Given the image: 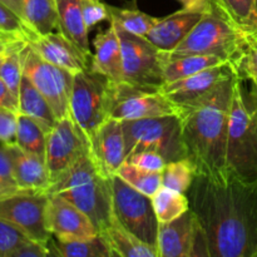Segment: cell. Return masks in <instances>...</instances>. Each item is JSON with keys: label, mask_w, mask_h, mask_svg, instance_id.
Masks as SVG:
<instances>
[{"label": "cell", "mask_w": 257, "mask_h": 257, "mask_svg": "<svg viewBox=\"0 0 257 257\" xmlns=\"http://www.w3.org/2000/svg\"><path fill=\"white\" fill-rule=\"evenodd\" d=\"M186 195L207 257H257V185L196 175Z\"/></svg>", "instance_id": "cell-1"}, {"label": "cell", "mask_w": 257, "mask_h": 257, "mask_svg": "<svg viewBox=\"0 0 257 257\" xmlns=\"http://www.w3.org/2000/svg\"><path fill=\"white\" fill-rule=\"evenodd\" d=\"M238 75H231L217 89L191 105L178 108L187 160L196 175L223 181L228 122Z\"/></svg>", "instance_id": "cell-2"}, {"label": "cell", "mask_w": 257, "mask_h": 257, "mask_svg": "<svg viewBox=\"0 0 257 257\" xmlns=\"http://www.w3.org/2000/svg\"><path fill=\"white\" fill-rule=\"evenodd\" d=\"M48 195L60 196L77 206L94 223L98 233L105 230L114 217L110 177L98 168L89 148L52 182Z\"/></svg>", "instance_id": "cell-3"}, {"label": "cell", "mask_w": 257, "mask_h": 257, "mask_svg": "<svg viewBox=\"0 0 257 257\" xmlns=\"http://www.w3.org/2000/svg\"><path fill=\"white\" fill-rule=\"evenodd\" d=\"M226 172L247 185H257V115L243 80L237 78L228 122Z\"/></svg>", "instance_id": "cell-4"}, {"label": "cell", "mask_w": 257, "mask_h": 257, "mask_svg": "<svg viewBox=\"0 0 257 257\" xmlns=\"http://www.w3.org/2000/svg\"><path fill=\"white\" fill-rule=\"evenodd\" d=\"M248 37L222 14L215 2L212 10L203 14L185 40L172 52L166 53V58L212 55L233 64L245 48Z\"/></svg>", "instance_id": "cell-5"}, {"label": "cell", "mask_w": 257, "mask_h": 257, "mask_svg": "<svg viewBox=\"0 0 257 257\" xmlns=\"http://www.w3.org/2000/svg\"><path fill=\"white\" fill-rule=\"evenodd\" d=\"M114 83L90 68L74 74L70 117L89 146L98 128L110 118Z\"/></svg>", "instance_id": "cell-6"}, {"label": "cell", "mask_w": 257, "mask_h": 257, "mask_svg": "<svg viewBox=\"0 0 257 257\" xmlns=\"http://www.w3.org/2000/svg\"><path fill=\"white\" fill-rule=\"evenodd\" d=\"M120 122L124 133L125 157L141 151H155L167 163L187 158L178 114Z\"/></svg>", "instance_id": "cell-7"}, {"label": "cell", "mask_w": 257, "mask_h": 257, "mask_svg": "<svg viewBox=\"0 0 257 257\" xmlns=\"http://www.w3.org/2000/svg\"><path fill=\"white\" fill-rule=\"evenodd\" d=\"M114 27L122 47L124 83L145 89H161L165 84L166 53L146 37L127 32L117 24Z\"/></svg>", "instance_id": "cell-8"}, {"label": "cell", "mask_w": 257, "mask_h": 257, "mask_svg": "<svg viewBox=\"0 0 257 257\" xmlns=\"http://www.w3.org/2000/svg\"><path fill=\"white\" fill-rule=\"evenodd\" d=\"M110 183L114 217L133 235L157 248L160 221L152 197L136 190L118 175L110 177Z\"/></svg>", "instance_id": "cell-9"}, {"label": "cell", "mask_w": 257, "mask_h": 257, "mask_svg": "<svg viewBox=\"0 0 257 257\" xmlns=\"http://www.w3.org/2000/svg\"><path fill=\"white\" fill-rule=\"evenodd\" d=\"M23 73L44 95L57 119L70 115L73 73L43 59L28 44L23 49Z\"/></svg>", "instance_id": "cell-10"}, {"label": "cell", "mask_w": 257, "mask_h": 257, "mask_svg": "<svg viewBox=\"0 0 257 257\" xmlns=\"http://www.w3.org/2000/svg\"><path fill=\"white\" fill-rule=\"evenodd\" d=\"M48 201V193L28 191L0 198V218L27 237L48 245L53 237L47 226Z\"/></svg>", "instance_id": "cell-11"}, {"label": "cell", "mask_w": 257, "mask_h": 257, "mask_svg": "<svg viewBox=\"0 0 257 257\" xmlns=\"http://www.w3.org/2000/svg\"><path fill=\"white\" fill-rule=\"evenodd\" d=\"M170 114H178V107L160 89H145L124 82L114 83L110 118L132 120Z\"/></svg>", "instance_id": "cell-12"}, {"label": "cell", "mask_w": 257, "mask_h": 257, "mask_svg": "<svg viewBox=\"0 0 257 257\" xmlns=\"http://www.w3.org/2000/svg\"><path fill=\"white\" fill-rule=\"evenodd\" d=\"M87 150V142L72 117L67 115L58 119L54 127L47 133L45 146V165L50 185L69 170Z\"/></svg>", "instance_id": "cell-13"}, {"label": "cell", "mask_w": 257, "mask_h": 257, "mask_svg": "<svg viewBox=\"0 0 257 257\" xmlns=\"http://www.w3.org/2000/svg\"><path fill=\"white\" fill-rule=\"evenodd\" d=\"M158 257H207L202 231L191 210L170 222H160Z\"/></svg>", "instance_id": "cell-14"}, {"label": "cell", "mask_w": 257, "mask_h": 257, "mask_svg": "<svg viewBox=\"0 0 257 257\" xmlns=\"http://www.w3.org/2000/svg\"><path fill=\"white\" fill-rule=\"evenodd\" d=\"M235 73L231 63H223L190 77L166 83L160 90L178 108L186 107L210 95Z\"/></svg>", "instance_id": "cell-15"}, {"label": "cell", "mask_w": 257, "mask_h": 257, "mask_svg": "<svg viewBox=\"0 0 257 257\" xmlns=\"http://www.w3.org/2000/svg\"><path fill=\"white\" fill-rule=\"evenodd\" d=\"M47 226L53 237L60 241H83L99 235L83 211L57 195H49Z\"/></svg>", "instance_id": "cell-16"}, {"label": "cell", "mask_w": 257, "mask_h": 257, "mask_svg": "<svg viewBox=\"0 0 257 257\" xmlns=\"http://www.w3.org/2000/svg\"><path fill=\"white\" fill-rule=\"evenodd\" d=\"M27 44L43 59L64 68L73 74L89 68V55L58 30L44 35H30Z\"/></svg>", "instance_id": "cell-17"}, {"label": "cell", "mask_w": 257, "mask_h": 257, "mask_svg": "<svg viewBox=\"0 0 257 257\" xmlns=\"http://www.w3.org/2000/svg\"><path fill=\"white\" fill-rule=\"evenodd\" d=\"M88 148L95 165L105 176L115 175L125 160L122 122L114 118L105 120L94 133Z\"/></svg>", "instance_id": "cell-18"}, {"label": "cell", "mask_w": 257, "mask_h": 257, "mask_svg": "<svg viewBox=\"0 0 257 257\" xmlns=\"http://www.w3.org/2000/svg\"><path fill=\"white\" fill-rule=\"evenodd\" d=\"M205 13L181 9L165 18H160L146 35L153 45L162 52H172L185 40Z\"/></svg>", "instance_id": "cell-19"}, {"label": "cell", "mask_w": 257, "mask_h": 257, "mask_svg": "<svg viewBox=\"0 0 257 257\" xmlns=\"http://www.w3.org/2000/svg\"><path fill=\"white\" fill-rule=\"evenodd\" d=\"M13 161L14 178L18 187L28 192L48 193L50 177L45 161L25 152L15 142L4 143Z\"/></svg>", "instance_id": "cell-20"}, {"label": "cell", "mask_w": 257, "mask_h": 257, "mask_svg": "<svg viewBox=\"0 0 257 257\" xmlns=\"http://www.w3.org/2000/svg\"><path fill=\"white\" fill-rule=\"evenodd\" d=\"M93 45L94 53L89 64L90 69L105 75L113 83L124 82L122 47L114 24L110 23L109 28L98 33Z\"/></svg>", "instance_id": "cell-21"}, {"label": "cell", "mask_w": 257, "mask_h": 257, "mask_svg": "<svg viewBox=\"0 0 257 257\" xmlns=\"http://www.w3.org/2000/svg\"><path fill=\"white\" fill-rule=\"evenodd\" d=\"M58 13V32L74 43L82 52L92 57L88 32L83 18L82 0H55Z\"/></svg>", "instance_id": "cell-22"}, {"label": "cell", "mask_w": 257, "mask_h": 257, "mask_svg": "<svg viewBox=\"0 0 257 257\" xmlns=\"http://www.w3.org/2000/svg\"><path fill=\"white\" fill-rule=\"evenodd\" d=\"M99 235L110 248L113 256L158 257L157 248L133 235L115 217H113L110 225L99 232Z\"/></svg>", "instance_id": "cell-23"}, {"label": "cell", "mask_w": 257, "mask_h": 257, "mask_svg": "<svg viewBox=\"0 0 257 257\" xmlns=\"http://www.w3.org/2000/svg\"><path fill=\"white\" fill-rule=\"evenodd\" d=\"M19 113L37 120L45 132H49L57 123V117L44 95L37 89L34 84L23 75L19 89Z\"/></svg>", "instance_id": "cell-24"}, {"label": "cell", "mask_w": 257, "mask_h": 257, "mask_svg": "<svg viewBox=\"0 0 257 257\" xmlns=\"http://www.w3.org/2000/svg\"><path fill=\"white\" fill-rule=\"evenodd\" d=\"M227 63L221 58L212 55H181L176 58H166L165 67H163V79L166 83L175 82L182 78L190 77L198 72L215 67V65Z\"/></svg>", "instance_id": "cell-25"}, {"label": "cell", "mask_w": 257, "mask_h": 257, "mask_svg": "<svg viewBox=\"0 0 257 257\" xmlns=\"http://www.w3.org/2000/svg\"><path fill=\"white\" fill-rule=\"evenodd\" d=\"M24 20L34 34L44 35L58 30L55 0H24Z\"/></svg>", "instance_id": "cell-26"}, {"label": "cell", "mask_w": 257, "mask_h": 257, "mask_svg": "<svg viewBox=\"0 0 257 257\" xmlns=\"http://www.w3.org/2000/svg\"><path fill=\"white\" fill-rule=\"evenodd\" d=\"M52 256L60 257H114L110 248L98 235L89 240L60 241L52 237L48 243Z\"/></svg>", "instance_id": "cell-27"}, {"label": "cell", "mask_w": 257, "mask_h": 257, "mask_svg": "<svg viewBox=\"0 0 257 257\" xmlns=\"http://www.w3.org/2000/svg\"><path fill=\"white\" fill-rule=\"evenodd\" d=\"M222 14L247 35L257 34V0H215Z\"/></svg>", "instance_id": "cell-28"}, {"label": "cell", "mask_w": 257, "mask_h": 257, "mask_svg": "<svg viewBox=\"0 0 257 257\" xmlns=\"http://www.w3.org/2000/svg\"><path fill=\"white\" fill-rule=\"evenodd\" d=\"M15 143L25 152L38 156L45 161L47 132L37 120L22 113L18 114Z\"/></svg>", "instance_id": "cell-29"}, {"label": "cell", "mask_w": 257, "mask_h": 257, "mask_svg": "<svg viewBox=\"0 0 257 257\" xmlns=\"http://www.w3.org/2000/svg\"><path fill=\"white\" fill-rule=\"evenodd\" d=\"M107 8L108 15H109L108 22L114 23L127 32L141 35V37H146L153 28V25L160 19V18L148 15L135 8L133 9L132 8H118L108 4Z\"/></svg>", "instance_id": "cell-30"}, {"label": "cell", "mask_w": 257, "mask_h": 257, "mask_svg": "<svg viewBox=\"0 0 257 257\" xmlns=\"http://www.w3.org/2000/svg\"><path fill=\"white\" fill-rule=\"evenodd\" d=\"M153 207L160 222H170L190 210V201L186 193L161 186L152 196Z\"/></svg>", "instance_id": "cell-31"}, {"label": "cell", "mask_w": 257, "mask_h": 257, "mask_svg": "<svg viewBox=\"0 0 257 257\" xmlns=\"http://www.w3.org/2000/svg\"><path fill=\"white\" fill-rule=\"evenodd\" d=\"M115 175L150 197H152L162 186V172L145 170L130 162H123Z\"/></svg>", "instance_id": "cell-32"}, {"label": "cell", "mask_w": 257, "mask_h": 257, "mask_svg": "<svg viewBox=\"0 0 257 257\" xmlns=\"http://www.w3.org/2000/svg\"><path fill=\"white\" fill-rule=\"evenodd\" d=\"M27 40L20 39L17 40L12 45L9 50L5 53L4 59L0 65V78L4 80L13 94L15 97H19L20 83L24 75L23 73V49H24Z\"/></svg>", "instance_id": "cell-33"}, {"label": "cell", "mask_w": 257, "mask_h": 257, "mask_svg": "<svg viewBox=\"0 0 257 257\" xmlns=\"http://www.w3.org/2000/svg\"><path fill=\"white\" fill-rule=\"evenodd\" d=\"M196 172L192 163L187 160L173 161L166 165L162 171V186L181 193H187L195 178Z\"/></svg>", "instance_id": "cell-34"}, {"label": "cell", "mask_w": 257, "mask_h": 257, "mask_svg": "<svg viewBox=\"0 0 257 257\" xmlns=\"http://www.w3.org/2000/svg\"><path fill=\"white\" fill-rule=\"evenodd\" d=\"M232 67L238 78L242 80L257 82V34L248 37L245 48Z\"/></svg>", "instance_id": "cell-35"}, {"label": "cell", "mask_w": 257, "mask_h": 257, "mask_svg": "<svg viewBox=\"0 0 257 257\" xmlns=\"http://www.w3.org/2000/svg\"><path fill=\"white\" fill-rule=\"evenodd\" d=\"M28 238L22 231L0 218V257H12V253Z\"/></svg>", "instance_id": "cell-36"}, {"label": "cell", "mask_w": 257, "mask_h": 257, "mask_svg": "<svg viewBox=\"0 0 257 257\" xmlns=\"http://www.w3.org/2000/svg\"><path fill=\"white\" fill-rule=\"evenodd\" d=\"M0 30L8 34L17 35L24 40L34 34L15 13H13L2 3H0Z\"/></svg>", "instance_id": "cell-37"}, {"label": "cell", "mask_w": 257, "mask_h": 257, "mask_svg": "<svg viewBox=\"0 0 257 257\" xmlns=\"http://www.w3.org/2000/svg\"><path fill=\"white\" fill-rule=\"evenodd\" d=\"M124 162H130L141 168L156 171V172H162L163 168L167 165L165 158H163L160 153L155 152V151H141V152H135L132 153V155L127 156Z\"/></svg>", "instance_id": "cell-38"}, {"label": "cell", "mask_w": 257, "mask_h": 257, "mask_svg": "<svg viewBox=\"0 0 257 257\" xmlns=\"http://www.w3.org/2000/svg\"><path fill=\"white\" fill-rule=\"evenodd\" d=\"M82 12L85 25L89 30L99 23L109 19L107 4L102 0H82Z\"/></svg>", "instance_id": "cell-39"}, {"label": "cell", "mask_w": 257, "mask_h": 257, "mask_svg": "<svg viewBox=\"0 0 257 257\" xmlns=\"http://www.w3.org/2000/svg\"><path fill=\"white\" fill-rule=\"evenodd\" d=\"M18 114L14 110L0 108V143L15 142Z\"/></svg>", "instance_id": "cell-40"}, {"label": "cell", "mask_w": 257, "mask_h": 257, "mask_svg": "<svg viewBox=\"0 0 257 257\" xmlns=\"http://www.w3.org/2000/svg\"><path fill=\"white\" fill-rule=\"evenodd\" d=\"M52 256L49 250V246L40 243L38 241L28 238L25 242H23L14 252L12 257H49Z\"/></svg>", "instance_id": "cell-41"}, {"label": "cell", "mask_w": 257, "mask_h": 257, "mask_svg": "<svg viewBox=\"0 0 257 257\" xmlns=\"http://www.w3.org/2000/svg\"><path fill=\"white\" fill-rule=\"evenodd\" d=\"M0 180L17 186L14 178V168H13L12 157H10V153L8 152L4 143L0 145Z\"/></svg>", "instance_id": "cell-42"}, {"label": "cell", "mask_w": 257, "mask_h": 257, "mask_svg": "<svg viewBox=\"0 0 257 257\" xmlns=\"http://www.w3.org/2000/svg\"><path fill=\"white\" fill-rule=\"evenodd\" d=\"M0 108L19 113V100L13 94V92L8 88L2 78H0Z\"/></svg>", "instance_id": "cell-43"}, {"label": "cell", "mask_w": 257, "mask_h": 257, "mask_svg": "<svg viewBox=\"0 0 257 257\" xmlns=\"http://www.w3.org/2000/svg\"><path fill=\"white\" fill-rule=\"evenodd\" d=\"M178 2L182 4L183 9L201 13L210 12L215 5V0H178Z\"/></svg>", "instance_id": "cell-44"}, {"label": "cell", "mask_w": 257, "mask_h": 257, "mask_svg": "<svg viewBox=\"0 0 257 257\" xmlns=\"http://www.w3.org/2000/svg\"><path fill=\"white\" fill-rule=\"evenodd\" d=\"M2 4H4L5 7L9 8L13 13L18 15L20 19L24 22L25 24V20H24V0H0ZM27 25V24H25Z\"/></svg>", "instance_id": "cell-45"}, {"label": "cell", "mask_w": 257, "mask_h": 257, "mask_svg": "<svg viewBox=\"0 0 257 257\" xmlns=\"http://www.w3.org/2000/svg\"><path fill=\"white\" fill-rule=\"evenodd\" d=\"M22 191L23 190H20L18 186L4 182V181L0 180V198L8 197V196L14 195V193H18V192H22Z\"/></svg>", "instance_id": "cell-46"}, {"label": "cell", "mask_w": 257, "mask_h": 257, "mask_svg": "<svg viewBox=\"0 0 257 257\" xmlns=\"http://www.w3.org/2000/svg\"><path fill=\"white\" fill-rule=\"evenodd\" d=\"M17 40H20V39H17V38H2L0 37V55L5 54V53H7L8 50L12 48V45L14 44Z\"/></svg>", "instance_id": "cell-47"}, {"label": "cell", "mask_w": 257, "mask_h": 257, "mask_svg": "<svg viewBox=\"0 0 257 257\" xmlns=\"http://www.w3.org/2000/svg\"><path fill=\"white\" fill-rule=\"evenodd\" d=\"M247 97L250 99V103L252 104L253 109H255L256 115H257V82L251 80V89L250 92H247Z\"/></svg>", "instance_id": "cell-48"}, {"label": "cell", "mask_w": 257, "mask_h": 257, "mask_svg": "<svg viewBox=\"0 0 257 257\" xmlns=\"http://www.w3.org/2000/svg\"><path fill=\"white\" fill-rule=\"evenodd\" d=\"M0 37H2V38H17V39H22V38L17 37V35L8 34V33H5V32H2V30H0Z\"/></svg>", "instance_id": "cell-49"}, {"label": "cell", "mask_w": 257, "mask_h": 257, "mask_svg": "<svg viewBox=\"0 0 257 257\" xmlns=\"http://www.w3.org/2000/svg\"><path fill=\"white\" fill-rule=\"evenodd\" d=\"M4 55H5V54H2V55H0V65H2L3 59H4Z\"/></svg>", "instance_id": "cell-50"}]
</instances>
